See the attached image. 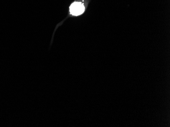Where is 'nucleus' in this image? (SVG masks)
<instances>
[{
	"mask_svg": "<svg viewBox=\"0 0 170 127\" xmlns=\"http://www.w3.org/2000/svg\"><path fill=\"white\" fill-rule=\"evenodd\" d=\"M85 7L81 2H75L72 4L69 8L70 13L72 15L78 16L83 13Z\"/></svg>",
	"mask_w": 170,
	"mask_h": 127,
	"instance_id": "nucleus-1",
	"label": "nucleus"
}]
</instances>
